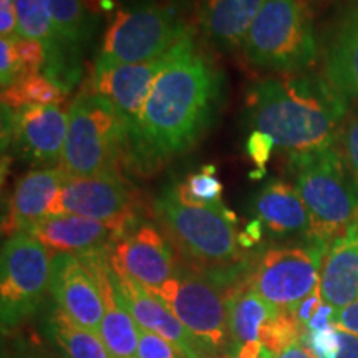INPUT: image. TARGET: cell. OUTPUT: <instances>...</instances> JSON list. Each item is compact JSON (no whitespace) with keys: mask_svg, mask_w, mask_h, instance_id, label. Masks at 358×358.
<instances>
[{"mask_svg":"<svg viewBox=\"0 0 358 358\" xmlns=\"http://www.w3.org/2000/svg\"><path fill=\"white\" fill-rule=\"evenodd\" d=\"M30 358H58L55 355H32Z\"/></svg>","mask_w":358,"mask_h":358,"instance_id":"cell-42","label":"cell"},{"mask_svg":"<svg viewBox=\"0 0 358 358\" xmlns=\"http://www.w3.org/2000/svg\"><path fill=\"white\" fill-rule=\"evenodd\" d=\"M221 73L187 32L171 48L169 64L151 88L138 122L127 131L129 159L143 173L191 150L216 118Z\"/></svg>","mask_w":358,"mask_h":358,"instance_id":"cell-1","label":"cell"},{"mask_svg":"<svg viewBox=\"0 0 358 358\" xmlns=\"http://www.w3.org/2000/svg\"><path fill=\"white\" fill-rule=\"evenodd\" d=\"M70 176L60 166L35 168L17 181L2 222L8 237L27 232L34 224L48 216V209Z\"/></svg>","mask_w":358,"mask_h":358,"instance_id":"cell-17","label":"cell"},{"mask_svg":"<svg viewBox=\"0 0 358 358\" xmlns=\"http://www.w3.org/2000/svg\"><path fill=\"white\" fill-rule=\"evenodd\" d=\"M322 299L342 310L358 299V219L327 250L319 284Z\"/></svg>","mask_w":358,"mask_h":358,"instance_id":"cell-20","label":"cell"},{"mask_svg":"<svg viewBox=\"0 0 358 358\" xmlns=\"http://www.w3.org/2000/svg\"><path fill=\"white\" fill-rule=\"evenodd\" d=\"M50 292L58 308L70 319L100 335L105 306L100 280L90 256L55 254L52 257Z\"/></svg>","mask_w":358,"mask_h":358,"instance_id":"cell-13","label":"cell"},{"mask_svg":"<svg viewBox=\"0 0 358 358\" xmlns=\"http://www.w3.org/2000/svg\"><path fill=\"white\" fill-rule=\"evenodd\" d=\"M249 122L290 155L335 146L347 115V96L329 78L287 75L252 85Z\"/></svg>","mask_w":358,"mask_h":358,"instance_id":"cell-2","label":"cell"},{"mask_svg":"<svg viewBox=\"0 0 358 358\" xmlns=\"http://www.w3.org/2000/svg\"><path fill=\"white\" fill-rule=\"evenodd\" d=\"M88 217L123 236L138 224L136 196L118 173L70 178L48 209V216Z\"/></svg>","mask_w":358,"mask_h":358,"instance_id":"cell-10","label":"cell"},{"mask_svg":"<svg viewBox=\"0 0 358 358\" xmlns=\"http://www.w3.org/2000/svg\"><path fill=\"white\" fill-rule=\"evenodd\" d=\"M138 358H186L173 343L140 327Z\"/></svg>","mask_w":358,"mask_h":358,"instance_id":"cell-33","label":"cell"},{"mask_svg":"<svg viewBox=\"0 0 358 358\" xmlns=\"http://www.w3.org/2000/svg\"><path fill=\"white\" fill-rule=\"evenodd\" d=\"M0 272L2 327L10 329L37 310L50 289V254L34 236L20 232L3 243Z\"/></svg>","mask_w":358,"mask_h":358,"instance_id":"cell-8","label":"cell"},{"mask_svg":"<svg viewBox=\"0 0 358 358\" xmlns=\"http://www.w3.org/2000/svg\"><path fill=\"white\" fill-rule=\"evenodd\" d=\"M19 19L20 37L37 40L47 48L48 71L45 75L53 77L60 62V50L53 30L50 2L48 0H13Z\"/></svg>","mask_w":358,"mask_h":358,"instance_id":"cell-27","label":"cell"},{"mask_svg":"<svg viewBox=\"0 0 358 358\" xmlns=\"http://www.w3.org/2000/svg\"><path fill=\"white\" fill-rule=\"evenodd\" d=\"M3 146L13 143L25 159L53 164L62 159L69 131V111L60 106L32 105L20 110L2 106Z\"/></svg>","mask_w":358,"mask_h":358,"instance_id":"cell-12","label":"cell"},{"mask_svg":"<svg viewBox=\"0 0 358 358\" xmlns=\"http://www.w3.org/2000/svg\"><path fill=\"white\" fill-rule=\"evenodd\" d=\"M261 229H262V222L259 221V219L248 224L245 231L243 234H239L241 248H252L254 244H257L259 239H261Z\"/></svg>","mask_w":358,"mask_h":358,"instance_id":"cell-40","label":"cell"},{"mask_svg":"<svg viewBox=\"0 0 358 358\" xmlns=\"http://www.w3.org/2000/svg\"><path fill=\"white\" fill-rule=\"evenodd\" d=\"M327 78L345 96L358 98V7L347 13L330 43Z\"/></svg>","mask_w":358,"mask_h":358,"instance_id":"cell-25","label":"cell"},{"mask_svg":"<svg viewBox=\"0 0 358 358\" xmlns=\"http://www.w3.org/2000/svg\"><path fill=\"white\" fill-rule=\"evenodd\" d=\"M243 48L252 65L282 73L310 69L319 55L313 25L301 0H266Z\"/></svg>","mask_w":358,"mask_h":358,"instance_id":"cell-7","label":"cell"},{"mask_svg":"<svg viewBox=\"0 0 358 358\" xmlns=\"http://www.w3.org/2000/svg\"><path fill=\"white\" fill-rule=\"evenodd\" d=\"M191 29L179 8L166 0H134L116 8L105 35L98 62L145 64L156 60Z\"/></svg>","mask_w":358,"mask_h":358,"instance_id":"cell-6","label":"cell"},{"mask_svg":"<svg viewBox=\"0 0 358 358\" xmlns=\"http://www.w3.org/2000/svg\"><path fill=\"white\" fill-rule=\"evenodd\" d=\"M340 140H342V156L358 191V113L343 124Z\"/></svg>","mask_w":358,"mask_h":358,"instance_id":"cell-32","label":"cell"},{"mask_svg":"<svg viewBox=\"0 0 358 358\" xmlns=\"http://www.w3.org/2000/svg\"><path fill=\"white\" fill-rule=\"evenodd\" d=\"M179 201L192 206L226 208L222 204V185L216 178V166L204 164L199 171L191 173L185 181L174 185Z\"/></svg>","mask_w":358,"mask_h":358,"instance_id":"cell-29","label":"cell"},{"mask_svg":"<svg viewBox=\"0 0 358 358\" xmlns=\"http://www.w3.org/2000/svg\"><path fill=\"white\" fill-rule=\"evenodd\" d=\"M299 340H302V329L294 319L290 308H279L275 315L264 324L259 337L261 345L274 353V357Z\"/></svg>","mask_w":358,"mask_h":358,"instance_id":"cell-30","label":"cell"},{"mask_svg":"<svg viewBox=\"0 0 358 358\" xmlns=\"http://www.w3.org/2000/svg\"><path fill=\"white\" fill-rule=\"evenodd\" d=\"M47 329L53 343L66 358H113L100 335L70 319L62 308L52 312Z\"/></svg>","mask_w":358,"mask_h":358,"instance_id":"cell-26","label":"cell"},{"mask_svg":"<svg viewBox=\"0 0 358 358\" xmlns=\"http://www.w3.org/2000/svg\"><path fill=\"white\" fill-rule=\"evenodd\" d=\"M327 248L307 245L266 250L249 277V285L279 308H292L319 289Z\"/></svg>","mask_w":358,"mask_h":358,"instance_id":"cell-9","label":"cell"},{"mask_svg":"<svg viewBox=\"0 0 358 358\" xmlns=\"http://www.w3.org/2000/svg\"><path fill=\"white\" fill-rule=\"evenodd\" d=\"M338 353L335 358H358V335L338 327Z\"/></svg>","mask_w":358,"mask_h":358,"instance_id":"cell-39","label":"cell"},{"mask_svg":"<svg viewBox=\"0 0 358 358\" xmlns=\"http://www.w3.org/2000/svg\"><path fill=\"white\" fill-rule=\"evenodd\" d=\"M275 143L271 136L262 131H250L248 141H245V151L250 161L254 163V166L259 173H266V166L271 159L272 151H274Z\"/></svg>","mask_w":358,"mask_h":358,"instance_id":"cell-34","label":"cell"},{"mask_svg":"<svg viewBox=\"0 0 358 358\" xmlns=\"http://www.w3.org/2000/svg\"><path fill=\"white\" fill-rule=\"evenodd\" d=\"M13 42H15V52L17 58H19L20 80L37 75L40 69H43V66L47 65L48 55L43 43L37 42V40H30L24 37L13 38Z\"/></svg>","mask_w":358,"mask_h":358,"instance_id":"cell-31","label":"cell"},{"mask_svg":"<svg viewBox=\"0 0 358 358\" xmlns=\"http://www.w3.org/2000/svg\"><path fill=\"white\" fill-rule=\"evenodd\" d=\"M66 100V90L43 73L27 77L10 88L2 90V106L20 110L24 106H60Z\"/></svg>","mask_w":358,"mask_h":358,"instance_id":"cell-28","label":"cell"},{"mask_svg":"<svg viewBox=\"0 0 358 358\" xmlns=\"http://www.w3.org/2000/svg\"><path fill=\"white\" fill-rule=\"evenodd\" d=\"M53 22V30L60 50V62L52 80L60 87L69 90L65 75L66 70H73V65L66 57L73 58L75 50H78L92 34V20L87 7V0H48Z\"/></svg>","mask_w":358,"mask_h":358,"instance_id":"cell-23","label":"cell"},{"mask_svg":"<svg viewBox=\"0 0 358 358\" xmlns=\"http://www.w3.org/2000/svg\"><path fill=\"white\" fill-rule=\"evenodd\" d=\"M155 213L171 243L189 261L203 267L234 271L243 257L236 214L227 208L185 204L171 185L156 198Z\"/></svg>","mask_w":358,"mask_h":358,"instance_id":"cell-4","label":"cell"},{"mask_svg":"<svg viewBox=\"0 0 358 358\" xmlns=\"http://www.w3.org/2000/svg\"><path fill=\"white\" fill-rule=\"evenodd\" d=\"M115 274L128 275L148 290L159 289L176 274L173 254L155 226L138 222L118 239L108 254Z\"/></svg>","mask_w":358,"mask_h":358,"instance_id":"cell-14","label":"cell"},{"mask_svg":"<svg viewBox=\"0 0 358 358\" xmlns=\"http://www.w3.org/2000/svg\"><path fill=\"white\" fill-rule=\"evenodd\" d=\"M108 254L110 250L87 254L95 266L105 306L100 337L113 358H138L140 327L116 292Z\"/></svg>","mask_w":358,"mask_h":358,"instance_id":"cell-19","label":"cell"},{"mask_svg":"<svg viewBox=\"0 0 358 358\" xmlns=\"http://www.w3.org/2000/svg\"><path fill=\"white\" fill-rule=\"evenodd\" d=\"M264 3L266 0H199V27L214 45L236 50L244 45Z\"/></svg>","mask_w":358,"mask_h":358,"instance_id":"cell-21","label":"cell"},{"mask_svg":"<svg viewBox=\"0 0 358 358\" xmlns=\"http://www.w3.org/2000/svg\"><path fill=\"white\" fill-rule=\"evenodd\" d=\"M295 189L308 213L307 241L330 248L358 219V191L335 146L290 155Z\"/></svg>","mask_w":358,"mask_h":358,"instance_id":"cell-3","label":"cell"},{"mask_svg":"<svg viewBox=\"0 0 358 358\" xmlns=\"http://www.w3.org/2000/svg\"><path fill=\"white\" fill-rule=\"evenodd\" d=\"M127 150V128L108 100L82 92L69 108V131L60 168L70 178L118 173L122 151Z\"/></svg>","mask_w":358,"mask_h":358,"instance_id":"cell-5","label":"cell"},{"mask_svg":"<svg viewBox=\"0 0 358 358\" xmlns=\"http://www.w3.org/2000/svg\"><path fill=\"white\" fill-rule=\"evenodd\" d=\"M0 34L2 38H19V19L13 0H0Z\"/></svg>","mask_w":358,"mask_h":358,"instance_id":"cell-37","label":"cell"},{"mask_svg":"<svg viewBox=\"0 0 358 358\" xmlns=\"http://www.w3.org/2000/svg\"><path fill=\"white\" fill-rule=\"evenodd\" d=\"M275 358H315V357H313V353L308 350L306 343H303L302 340H299V342H295L290 347L285 348L284 352H280Z\"/></svg>","mask_w":358,"mask_h":358,"instance_id":"cell-41","label":"cell"},{"mask_svg":"<svg viewBox=\"0 0 358 358\" xmlns=\"http://www.w3.org/2000/svg\"><path fill=\"white\" fill-rule=\"evenodd\" d=\"M169 58L171 50L145 64H105L96 60L90 90L115 106L128 131L140 118L151 88L169 64Z\"/></svg>","mask_w":358,"mask_h":358,"instance_id":"cell-15","label":"cell"},{"mask_svg":"<svg viewBox=\"0 0 358 358\" xmlns=\"http://www.w3.org/2000/svg\"><path fill=\"white\" fill-rule=\"evenodd\" d=\"M322 302H324V299H322L320 289H317V290H313V292L308 295L307 299H303L301 303H297V306L290 308V310H292L294 319L297 320L299 325H301L302 335H303V332H306V327L308 322H310L312 317L315 315V312L319 310Z\"/></svg>","mask_w":358,"mask_h":358,"instance_id":"cell-36","label":"cell"},{"mask_svg":"<svg viewBox=\"0 0 358 358\" xmlns=\"http://www.w3.org/2000/svg\"><path fill=\"white\" fill-rule=\"evenodd\" d=\"M224 358H243V357H237V355H227V357H224Z\"/></svg>","mask_w":358,"mask_h":358,"instance_id":"cell-43","label":"cell"},{"mask_svg":"<svg viewBox=\"0 0 358 358\" xmlns=\"http://www.w3.org/2000/svg\"><path fill=\"white\" fill-rule=\"evenodd\" d=\"M0 82H2V90L10 88L20 80V69L19 58L15 52V42L13 38H2L0 40Z\"/></svg>","mask_w":358,"mask_h":358,"instance_id":"cell-35","label":"cell"},{"mask_svg":"<svg viewBox=\"0 0 358 358\" xmlns=\"http://www.w3.org/2000/svg\"><path fill=\"white\" fill-rule=\"evenodd\" d=\"M27 234L34 236L48 250L75 256L105 252L118 239V234L106 224L71 214L43 217Z\"/></svg>","mask_w":358,"mask_h":358,"instance_id":"cell-18","label":"cell"},{"mask_svg":"<svg viewBox=\"0 0 358 358\" xmlns=\"http://www.w3.org/2000/svg\"><path fill=\"white\" fill-rule=\"evenodd\" d=\"M153 294L209 350L217 352L226 345L229 335L227 295L224 297L216 282L194 272H176Z\"/></svg>","mask_w":358,"mask_h":358,"instance_id":"cell-11","label":"cell"},{"mask_svg":"<svg viewBox=\"0 0 358 358\" xmlns=\"http://www.w3.org/2000/svg\"><path fill=\"white\" fill-rule=\"evenodd\" d=\"M335 324H337L340 329L347 330V332L358 335V299L355 302H352L350 306L338 310Z\"/></svg>","mask_w":358,"mask_h":358,"instance_id":"cell-38","label":"cell"},{"mask_svg":"<svg viewBox=\"0 0 358 358\" xmlns=\"http://www.w3.org/2000/svg\"><path fill=\"white\" fill-rule=\"evenodd\" d=\"M111 277L116 292L138 327L168 340L186 358H208L211 355L213 352L196 338L174 315L171 308L151 290L128 275L115 274L111 271Z\"/></svg>","mask_w":358,"mask_h":358,"instance_id":"cell-16","label":"cell"},{"mask_svg":"<svg viewBox=\"0 0 358 358\" xmlns=\"http://www.w3.org/2000/svg\"><path fill=\"white\" fill-rule=\"evenodd\" d=\"M279 307L268 303L256 290L249 285H239L234 292L227 295V325L232 347L239 350L241 347L250 343H261V330L266 322L274 317Z\"/></svg>","mask_w":358,"mask_h":358,"instance_id":"cell-24","label":"cell"},{"mask_svg":"<svg viewBox=\"0 0 358 358\" xmlns=\"http://www.w3.org/2000/svg\"><path fill=\"white\" fill-rule=\"evenodd\" d=\"M254 213L272 234L289 236L308 231V213L295 186L272 179L254 198Z\"/></svg>","mask_w":358,"mask_h":358,"instance_id":"cell-22","label":"cell"}]
</instances>
